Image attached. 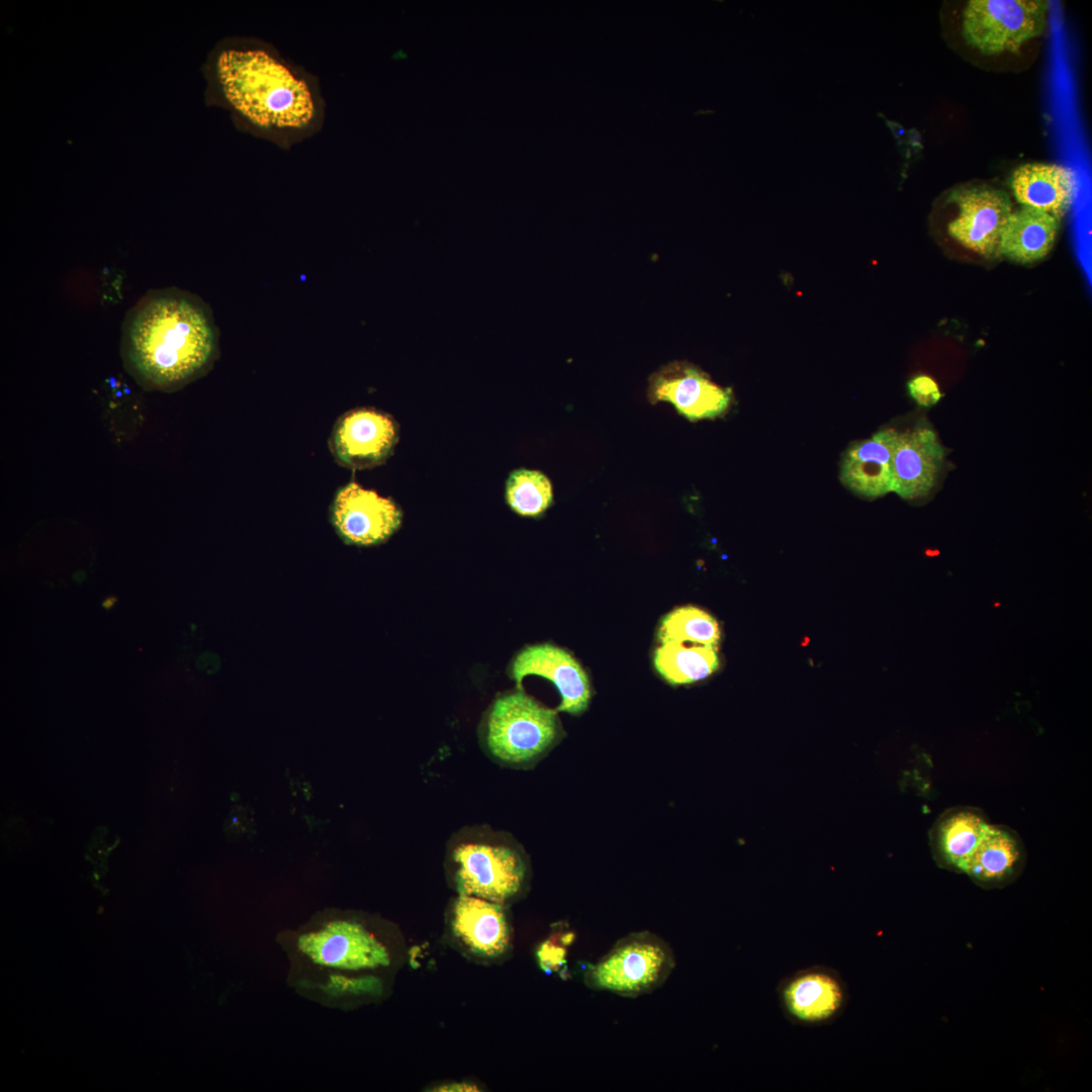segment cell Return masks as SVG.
I'll use <instances>...</instances> for the list:
<instances>
[{
	"mask_svg": "<svg viewBox=\"0 0 1092 1092\" xmlns=\"http://www.w3.org/2000/svg\"><path fill=\"white\" fill-rule=\"evenodd\" d=\"M115 601H116V599H115V598H107V599H106V600H105V601H104V602L102 603V605H103V607H104L105 609H110V608H111V607H112V606L114 605Z\"/></svg>",
	"mask_w": 1092,
	"mask_h": 1092,
	"instance_id": "484cf974",
	"label": "cell"
},
{
	"mask_svg": "<svg viewBox=\"0 0 1092 1092\" xmlns=\"http://www.w3.org/2000/svg\"><path fill=\"white\" fill-rule=\"evenodd\" d=\"M732 389L722 387L699 367L687 361H672L648 378L647 397L651 403L670 402L690 421L714 419L727 412Z\"/></svg>",
	"mask_w": 1092,
	"mask_h": 1092,
	"instance_id": "ba28073f",
	"label": "cell"
},
{
	"mask_svg": "<svg viewBox=\"0 0 1092 1092\" xmlns=\"http://www.w3.org/2000/svg\"><path fill=\"white\" fill-rule=\"evenodd\" d=\"M214 73L224 97L254 122L300 126L312 116L306 85L264 52L223 50Z\"/></svg>",
	"mask_w": 1092,
	"mask_h": 1092,
	"instance_id": "7a4b0ae2",
	"label": "cell"
},
{
	"mask_svg": "<svg viewBox=\"0 0 1092 1092\" xmlns=\"http://www.w3.org/2000/svg\"><path fill=\"white\" fill-rule=\"evenodd\" d=\"M943 461L944 449L931 428L917 426L899 433L893 458V492L905 499L926 495Z\"/></svg>",
	"mask_w": 1092,
	"mask_h": 1092,
	"instance_id": "9a60e30c",
	"label": "cell"
},
{
	"mask_svg": "<svg viewBox=\"0 0 1092 1092\" xmlns=\"http://www.w3.org/2000/svg\"><path fill=\"white\" fill-rule=\"evenodd\" d=\"M950 199L959 208L958 217L948 224L950 237L982 256H997L1012 212L1007 193L988 186H974L956 190Z\"/></svg>",
	"mask_w": 1092,
	"mask_h": 1092,
	"instance_id": "8fae6325",
	"label": "cell"
},
{
	"mask_svg": "<svg viewBox=\"0 0 1092 1092\" xmlns=\"http://www.w3.org/2000/svg\"><path fill=\"white\" fill-rule=\"evenodd\" d=\"M459 894L503 904L522 891L526 866L513 849L487 844H463L454 851Z\"/></svg>",
	"mask_w": 1092,
	"mask_h": 1092,
	"instance_id": "8992f818",
	"label": "cell"
},
{
	"mask_svg": "<svg viewBox=\"0 0 1092 1092\" xmlns=\"http://www.w3.org/2000/svg\"><path fill=\"white\" fill-rule=\"evenodd\" d=\"M779 994L786 1016L807 1026L833 1021L847 1002L844 982L827 967L808 968L786 978Z\"/></svg>",
	"mask_w": 1092,
	"mask_h": 1092,
	"instance_id": "4fadbf2b",
	"label": "cell"
},
{
	"mask_svg": "<svg viewBox=\"0 0 1092 1092\" xmlns=\"http://www.w3.org/2000/svg\"><path fill=\"white\" fill-rule=\"evenodd\" d=\"M658 639L661 644L676 641L717 647L720 629L718 622L710 614L688 606L677 608L663 618Z\"/></svg>",
	"mask_w": 1092,
	"mask_h": 1092,
	"instance_id": "7402d4cb",
	"label": "cell"
},
{
	"mask_svg": "<svg viewBox=\"0 0 1092 1092\" xmlns=\"http://www.w3.org/2000/svg\"><path fill=\"white\" fill-rule=\"evenodd\" d=\"M119 353L143 389L174 392L212 369L219 330L199 295L174 286L149 289L124 315Z\"/></svg>",
	"mask_w": 1092,
	"mask_h": 1092,
	"instance_id": "6da1fadb",
	"label": "cell"
},
{
	"mask_svg": "<svg viewBox=\"0 0 1092 1092\" xmlns=\"http://www.w3.org/2000/svg\"><path fill=\"white\" fill-rule=\"evenodd\" d=\"M911 397L921 406L934 405L941 397L937 383L927 375H918L908 382Z\"/></svg>",
	"mask_w": 1092,
	"mask_h": 1092,
	"instance_id": "cb8c5ba5",
	"label": "cell"
},
{
	"mask_svg": "<svg viewBox=\"0 0 1092 1092\" xmlns=\"http://www.w3.org/2000/svg\"><path fill=\"white\" fill-rule=\"evenodd\" d=\"M476 1088L477 1087L475 1085H471L469 1083L468 1084L460 1083V1084L441 1085V1086L437 1087V1089H435V1090H437V1091H471V1090L475 1091V1090H477Z\"/></svg>",
	"mask_w": 1092,
	"mask_h": 1092,
	"instance_id": "d4e9b609",
	"label": "cell"
},
{
	"mask_svg": "<svg viewBox=\"0 0 1092 1092\" xmlns=\"http://www.w3.org/2000/svg\"><path fill=\"white\" fill-rule=\"evenodd\" d=\"M675 968L670 945L644 930L618 939L597 962L587 966L583 982L597 992L637 998L662 987Z\"/></svg>",
	"mask_w": 1092,
	"mask_h": 1092,
	"instance_id": "3957f363",
	"label": "cell"
},
{
	"mask_svg": "<svg viewBox=\"0 0 1092 1092\" xmlns=\"http://www.w3.org/2000/svg\"><path fill=\"white\" fill-rule=\"evenodd\" d=\"M557 711L546 708L518 689L497 698L488 713L486 743L497 758L512 763L530 762L558 739Z\"/></svg>",
	"mask_w": 1092,
	"mask_h": 1092,
	"instance_id": "277c9868",
	"label": "cell"
},
{
	"mask_svg": "<svg viewBox=\"0 0 1092 1092\" xmlns=\"http://www.w3.org/2000/svg\"><path fill=\"white\" fill-rule=\"evenodd\" d=\"M298 948L314 964L346 970L374 969L390 964L387 948L363 925L332 920L298 938Z\"/></svg>",
	"mask_w": 1092,
	"mask_h": 1092,
	"instance_id": "30bf717a",
	"label": "cell"
},
{
	"mask_svg": "<svg viewBox=\"0 0 1092 1092\" xmlns=\"http://www.w3.org/2000/svg\"><path fill=\"white\" fill-rule=\"evenodd\" d=\"M506 499L511 509L521 516H540L552 504L551 482L540 471L517 469L507 480Z\"/></svg>",
	"mask_w": 1092,
	"mask_h": 1092,
	"instance_id": "603a6c76",
	"label": "cell"
},
{
	"mask_svg": "<svg viewBox=\"0 0 1092 1092\" xmlns=\"http://www.w3.org/2000/svg\"><path fill=\"white\" fill-rule=\"evenodd\" d=\"M398 431V425L390 415L374 407H357L336 421L329 448L335 460L344 467L372 468L392 454Z\"/></svg>",
	"mask_w": 1092,
	"mask_h": 1092,
	"instance_id": "52a82bcc",
	"label": "cell"
},
{
	"mask_svg": "<svg viewBox=\"0 0 1092 1092\" xmlns=\"http://www.w3.org/2000/svg\"><path fill=\"white\" fill-rule=\"evenodd\" d=\"M1010 186L1024 207L1043 211L1059 220L1068 212L1077 193L1074 171L1057 164L1022 165L1013 172Z\"/></svg>",
	"mask_w": 1092,
	"mask_h": 1092,
	"instance_id": "d6986e66",
	"label": "cell"
},
{
	"mask_svg": "<svg viewBox=\"0 0 1092 1092\" xmlns=\"http://www.w3.org/2000/svg\"><path fill=\"white\" fill-rule=\"evenodd\" d=\"M898 437L899 433L890 428L852 444L842 459V483L866 497H878L893 491V458Z\"/></svg>",
	"mask_w": 1092,
	"mask_h": 1092,
	"instance_id": "e0dca14e",
	"label": "cell"
},
{
	"mask_svg": "<svg viewBox=\"0 0 1092 1092\" xmlns=\"http://www.w3.org/2000/svg\"><path fill=\"white\" fill-rule=\"evenodd\" d=\"M654 666L670 685L699 681L719 668L717 647L669 641L655 650Z\"/></svg>",
	"mask_w": 1092,
	"mask_h": 1092,
	"instance_id": "44dd1931",
	"label": "cell"
},
{
	"mask_svg": "<svg viewBox=\"0 0 1092 1092\" xmlns=\"http://www.w3.org/2000/svg\"><path fill=\"white\" fill-rule=\"evenodd\" d=\"M509 673L520 690L523 678L529 674L552 681L561 696L558 712L579 715L588 707L592 692L587 674L578 661L560 647L544 643L524 648L512 661Z\"/></svg>",
	"mask_w": 1092,
	"mask_h": 1092,
	"instance_id": "5bb4252c",
	"label": "cell"
},
{
	"mask_svg": "<svg viewBox=\"0 0 1092 1092\" xmlns=\"http://www.w3.org/2000/svg\"><path fill=\"white\" fill-rule=\"evenodd\" d=\"M1027 860L1025 844L1009 826L989 824L972 852L965 874L983 889H1001L1014 883Z\"/></svg>",
	"mask_w": 1092,
	"mask_h": 1092,
	"instance_id": "2e32d148",
	"label": "cell"
},
{
	"mask_svg": "<svg viewBox=\"0 0 1092 1092\" xmlns=\"http://www.w3.org/2000/svg\"><path fill=\"white\" fill-rule=\"evenodd\" d=\"M330 517L345 543L372 546L385 542L398 530L402 512L391 498L350 482L335 494Z\"/></svg>",
	"mask_w": 1092,
	"mask_h": 1092,
	"instance_id": "9c48e42d",
	"label": "cell"
},
{
	"mask_svg": "<svg viewBox=\"0 0 1092 1092\" xmlns=\"http://www.w3.org/2000/svg\"><path fill=\"white\" fill-rule=\"evenodd\" d=\"M1059 226L1058 218L1023 206L1011 212L1001 236L999 254L1016 263H1034L1050 253Z\"/></svg>",
	"mask_w": 1092,
	"mask_h": 1092,
	"instance_id": "ffe728a7",
	"label": "cell"
},
{
	"mask_svg": "<svg viewBox=\"0 0 1092 1092\" xmlns=\"http://www.w3.org/2000/svg\"><path fill=\"white\" fill-rule=\"evenodd\" d=\"M989 824L985 812L977 807L956 806L943 811L929 831V845L936 864L965 874L968 860Z\"/></svg>",
	"mask_w": 1092,
	"mask_h": 1092,
	"instance_id": "ac0fdd59",
	"label": "cell"
},
{
	"mask_svg": "<svg viewBox=\"0 0 1092 1092\" xmlns=\"http://www.w3.org/2000/svg\"><path fill=\"white\" fill-rule=\"evenodd\" d=\"M1043 0H972L964 12L963 34L984 55L1017 52L1045 27Z\"/></svg>",
	"mask_w": 1092,
	"mask_h": 1092,
	"instance_id": "5b68a950",
	"label": "cell"
},
{
	"mask_svg": "<svg viewBox=\"0 0 1092 1092\" xmlns=\"http://www.w3.org/2000/svg\"><path fill=\"white\" fill-rule=\"evenodd\" d=\"M449 928L453 941L470 958L491 962L511 950L513 932L503 904L459 894Z\"/></svg>",
	"mask_w": 1092,
	"mask_h": 1092,
	"instance_id": "7c38bea8",
	"label": "cell"
}]
</instances>
